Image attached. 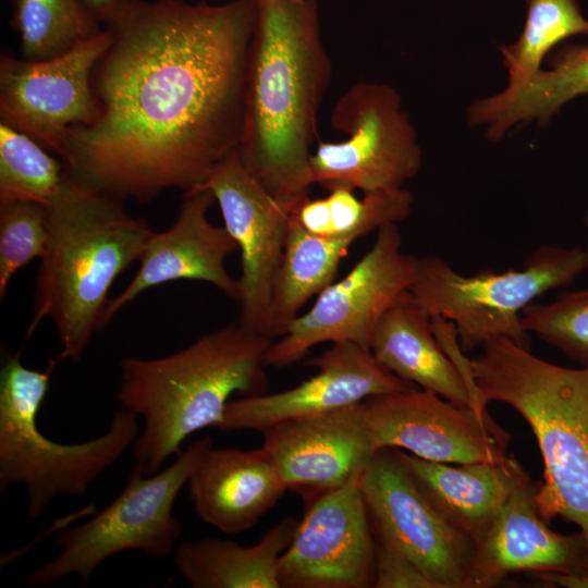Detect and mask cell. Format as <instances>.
I'll return each mask as SVG.
<instances>
[{
    "instance_id": "cell-14",
    "label": "cell",
    "mask_w": 588,
    "mask_h": 588,
    "mask_svg": "<svg viewBox=\"0 0 588 588\" xmlns=\"http://www.w3.org/2000/svg\"><path fill=\"white\" fill-rule=\"evenodd\" d=\"M373 532L409 558L438 588H464L476 544L416 487L397 449L376 452L362 476Z\"/></svg>"
},
{
    "instance_id": "cell-20",
    "label": "cell",
    "mask_w": 588,
    "mask_h": 588,
    "mask_svg": "<svg viewBox=\"0 0 588 588\" xmlns=\"http://www.w3.org/2000/svg\"><path fill=\"white\" fill-rule=\"evenodd\" d=\"M187 485L197 516L228 535L255 526L287 490L262 445L255 450L211 446Z\"/></svg>"
},
{
    "instance_id": "cell-5",
    "label": "cell",
    "mask_w": 588,
    "mask_h": 588,
    "mask_svg": "<svg viewBox=\"0 0 588 588\" xmlns=\"http://www.w3.org/2000/svg\"><path fill=\"white\" fill-rule=\"evenodd\" d=\"M481 347L470 359L477 407L501 402L525 419L543 461L538 511L575 524L588 546V368L552 364L505 338Z\"/></svg>"
},
{
    "instance_id": "cell-23",
    "label": "cell",
    "mask_w": 588,
    "mask_h": 588,
    "mask_svg": "<svg viewBox=\"0 0 588 588\" xmlns=\"http://www.w3.org/2000/svg\"><path fill=\"white\" fill-rule=\"evenodd\" d=\"M548 57L549 69L522 86L474 101L468 124L485 127L488 139L499 140L517 124H548L566 103L588 95V45L563 44Z\"/></svg>"
},
{
    "instance_id": "cell-9",
    "label": "cell",
    "mask_w": 588,
    "mask_h": 588,
    "mask_svg": "<svg viewBox=\"0 0 588 588\" xmlns=\"http://www.w3.org/2000/svg\"><path fill=\"white\" fill-rule=\"evenodd\" d=\"M331 126L341 142L318 140L310 156L314 184L364 194L403 188L421 168V149L402 99L390 85L360 82L334 105Z\"/></svg>"
},
{
    "instance_id": "cell-12",
    "label": "cell",
    "mask_w": 588,
    "mask_h": 588,
    "mask_svg": "<svg viewBox=\"0 0 588 588\" xmlns=\"http://www.w3.org/2000/svg\"><path fill=\"white\" fill-rule=\"evenodd\" d=\"M109 41V34L102 28L97 36L49 60L29 61L2 54L1 123L60 157L68 131L90 125L98 118L91 74Z\"/></svg>"
},
{
    "instance_id": "cell-33",
    "label": "cell",
    "mask_w": 588,
    "mask_h": 588,
    "mask_svg": "<svg viewBox=\"0 0 588 588\" xmlns=\"http://www.w3.org/2000/svg\"><path fill=\"white\" fill-rule=\"evenodd\" d=\"M84 4L96 15L99 21V17L102 13L110 8V5L115 0H82Z\"/></svg>"
},
{
    "instance_id": "cell-32",
    "label": "cell",
    "mask_w": 588,
    "mask_h": 588,
    "mask_svg": "<svg viewBox=\"0 0 588 588\" xmlns=\"http://www.w3.org/2000/svg\"><path fill=\"white\" fill-rule=\"evenodd\" d=\"M537 578L550 586L564 588H588V575H573L563 573H539Z\"/></svg>"
},
{
    "instance_id": "cell-34",
    "label": "cell",
    "mask_w": 588,
    "mask_h": 588,
    "mask_svg": "<svg viewBox=\"0 0 588 588\" xmlns=\"http://www.w3.org/2000/svg\"><path fill=\"white\" fill-rule=\"evenodd\" d=\"M583 224L588 232V207L586 208L584 217H583Z\"/></svg>"
},
{
    "instance_id": "cell-18",
    "label": "cell",
    "mask_w": 588,
    "mask_h": 588,
    "mask_svg": "<svg viewBox=\"0 0 588 588\" xmlns=\"http://www.w3.org/2000/svg\"><path fill=\"white\" fill-rule=\"evenodd\" d=\"M215 196L199 187L184 194L174 223L163 232H151L137 272L124 290L109 299L103 327L128 303L148 289L176 280L207 282L237 301L238 283L225 267L237 244L223 226L208 218Z\"/></svg>"
},
{
    "instance_id": "cell-31",
    "label": "cell",
    "mask_w": 588,
    "mask_h": 588,
    "mask_svg": "<svg viewBox=\"0 0 588 588\" xmlns=\"http://www.w3.org/2000/svg\"><path fill=\"white\" fill-rule=\"evenodd\" d=\"M376 541L375 588H438L409 558L387 538Z\"/></svg>"
},
{
    "instance_id": "cell-25",
    "label": "cell",
    "mask_w": 588,
    "mask_h": 588,
    "mask_svg": "<svg viewBox=\"0 0 588 588\" xmlns=\"http://www.w3.org/2000/svg\"><path fill=\"white\" fill-rule=\"evenodd\" d=\"M355 236L321 237L307 233L290 215L284 250L273 283L265 334H284L302 307L333 282Z\"/></svg>"
},
{
    "instance_id": "cell-24",
    "label": "cell",
    "mask_w": 588,
    "mask_h": 588,
    "mask_svg": "<svg viewBox=\"0 0 588 588\" xmlns=\"http://www.w3.org/2000/svg\"><path fill=\"white\" fill-rule=\"evenodd\" d=\"M297 524L284 517L253 546L217 538L184 541L173 553L174 564L193 588H281L280 559Z\"/></svg>"
},
{
    "instance_id": "cell-22",
    "label": "cell",
    "mask_w": 588,
    "mask_h": 588,
    "mask_svg": "<svg viewBox=\"0 0 588 588\" xmlns=\"http://www.w3.org/2000/svg\"><path fill=\"white\" fill-rule=\"evenodd\" d=\"M369 350L382 366L404 381L475 408L462 372L436 336L432 317L411 291L401 294L382 315Z\"/></svg>"
},
{
    "instance_id": "cell-7",
    "label": "cell",
    "mask_w": 588,
    "mask_h": 588,
    "mask_svg": "<svg viewBox=\"0 0 588 588\" xmlns=\"http://www.w3.org/2000/svg\"><path fill=\"white\" fill-rule=\"evenodd\" d=\"M588 270V248L541 245L520 269L464 275L446 260L420 258L411 293L431 316L451 322L463 352L505 338L530 350L522 311L544 293L567 286Z\"/></svg>"
},
{
    "instance_id": "cell-16",
    "label": "cell",
    "mask_w": 588,
    "mask_h": 588,
    "mask_svg": "<svg viewBox=\"0 0 588 588\" xmlns=\"http://www.w3.org/2000/svg\"><path fill=\"white\" fill-rule=\"evenodd\" d=\"M307 363L318 371L292 389L230 401L218 428L260 431L281 421L321 415L369 397L418 388L388 370L370 350L351 342L331 343L330 348Z\"/></svg>"
},
{
    "instance_id": "cell-3",
    "label": "cell",
    "mask_w": 588,
    "mask_h": 588,
    "mask_svg": "<svg viewBox=\"0 0 588 588\" xmlns=\"http://www.w3.org/2000/svg\"><path fill=\"white\" fill-rule=\"evenodd\" d=\"M123 203L68 171L60 192L46 206L48 241L26 339L49 318L61 343L60 360L79 362L95 333L105 328L109 291L140 259L152 232Z\"/></svg>"
},
{
    "instance_id": "cell-8",
    "label": "cell",
    "mask_w": 588,
    "mask_h": 588,
    "mask_svg": "<svg viewBox=\"0 0 588 588\" xmlns=\"http://www.w3.org/2000/svg\"><path fill=\"white\" fill-rule=\"evenodd\" d=\"M211 446L210 438L194 441L152 475L134 464L126 486L110 504L57 535L60 553L28 574L27 584L44 587L75 574L84 586L102 562L125 551H142L151 559L170 556L182 534L173 514L175 499Z\"/></svg>"
},
{
    "instance_id": "cell-26",
    "label": "cell",
    "mask_w": 588,
    "mask_h": 588,
    "mask_svg": "<svg viewBox=\"0 0 588 588\" xmlns=\"http://www.w3.org/2000/svg\"><path fill=\"white\" fill-rule=\"evenodd\" d=\"M11 26L20 35L21 58L62 56L102 32L82 0H11Z\"/></svg>"
},
{
    "instance_id": "cell-29",
    "label": "cell",
    "mask_w": 588,
    "mask_h": 588,
    "mask_svg": "<svg viewBox=\"0 0 588 588\" xmlns=\"http://www.w3.org/2000/svg\"><path fill=\"white\" fill-rule=\"evenodd\" d=\"M524 329L588 368V287L532 302L520 315Z\"/></svg>"
},
{
    "instance_id": "cell-11",
    "label": "cell",
    "mask_w": 588,
    "mask_h": 588,
    "mask_svg": "<svg viewBox=\"0 0 588 588\" xmlns=\"http://www.w3.org/2000/svg\"><path fill=\"white\" fill-rule=\"evenodd\" d=\"M375 452L402 449L419 458L449 464L506 460L511 434L488 412L457 405L414 388L363 401Z\"/></svg>"
},
{
    "instance_id": "cell-28",
    "label": "cell",
    "mask_w": 588,
    "mask_h": 588,
    "mask_svg": "<svg viewBox=\"0 0 588 588\" xmlns=\"http://www.w3.org/2000/svg\"><path fill=\"white\" fill-rule=\"evenodd\" d=\"M68 170L28 135L0 122V204L24 200L47 206Z\"/></svg>"
},
{
    "instance_id": "cell-30",
    "label": "cell",
    "mask_w": 588,
    "mask_h": 588,
    "mask_svg": "<svg viewBox=\"0 0 588 588\" xmlns=\"http://www.w3.org/2000/svg\"><path fill=\"white\" fill-rule=\"evenodd\" d=\"M48 241L47 207L15 200L0 204V299L13 275L41 258Z\"/></svg>"
},
{
    "instance_id": "cell-21",
    "label": "cell",
    "mask_w": 588,
    "mask_h": 588,
    "mask_svg": "<svg viewBox=\"0 0 588 588\" xmlns=\"http://www.w3.org/2000/svg\"><path fill=\"white\" fill-rule=\"evenodd\" d=\"M416 487L476 548L487 538L511 494L531 481L513 456L495 463L456 464L426 461L400 449Z\"/></svg>"
},
{
    "instance_id": "cell-27",
    "label": "cell",
    "mask_w": 588,
    "mask_h": 588,
    "mask_svg": "<svg viewBox=\"0 0 588 588\" xmlns=\"http://www.w3.org/2000/svg\"><path fill=\"white\" fill-rule=\"evenodd\" d=\"M526 20L518 38L500 48L509 74L506 88H516L542 69V61L562 41L588 37V19L578 0H525Z\"/></svg>"
},
{
    "instance_id": "cell-6",
    "label": "cell",
    "mask_w": 588,
    "mask_h": 588,
    "mask_svg": "<svg viewBox=\"0 0 588 588\" xmlns=\"http://www.w3.org/2000/svg\"><path fill=\"white\" fill-rule=\"evenodd\" d=\"M59 362L35 370L23 365L17 352L5 357L0 373V491L24 485L29 518L41 516L58 497L84 495L140 432L139 417L123 408L103 434L88 441L65 444L42 434L37 416Z\"/></svg>"
},
{
    "instance_id": "cell-1",
    "label": "cell",
    "mask_w": 588,
    "mask_h": 588,
    "mask_svg": "<svg viewBox=\"0 0 588 588\" xmlns=\"http://www.w3.org/2000/svg\"><path fill=\"white\" fill-rule=\"evenodd\" d=\"M256 0H115L91 74L97 120L66 133L69 173L122 199L205 185L237 150Z\"/></svg>"
},
{
    "instance_id": "cell-2",
    "label": "cell",
    "mask_w": 588,
    "mask_h": 588,
    "mask_svg": "<svg viewBox=\"0 0 588 588\" xmlns=\"http://www.w3.org/2000/svg\"><path fill=\"white\" fill-rule=\"evenodd\" d=\"M245 115L237 154L245 168L292 209L314 185L310 156L331 79L317 0H256Z\"/></svg>"
},
{
    "instance_id": "cell-4",
    "label": "cell",
    "mask_w": 588,
    "mask_h": 588,
    "mask_svg": "<svg viewBox=\"0 0 588 588\" xmlns=\"http://www.w3.org/2000/svg\"><path fill=\"white\" fill-rule=\"evenodd\" d=\"M272 339L230 323L187 347L157 358L120 362L117 397L144 419L133 444L135 465L145 475L160 470L194 432L219 427L233 393H265L264 368Z\"/></svg>"
},
{
    "instance_id": "cell-13",
    "label": "cell",
    "mask_w": 588,
    "mask_h": 588,
    "mask_svg": "<svg viewBox=\"0 0 588 588\" xmlns=\"http://www.w3.org/2000/svg\"><path fill=\"white\" fill-rule=\"evenodd\" d=\"M364 469L309 500L280 559L281 588L373 587L376 541L362 489Z\"/></svg>"
},
{
    "instance_id": "cell-19",
    "label": "cell",
    "mask_w": 588,
    "mask_h": 588,
    "mask_svg": "<svg viewBox=\"0 0 588 588\" xmlns=\"http://www.w3.org/2000/svg\"><path fill=\"white\" fill-rule=\"evenodd\" d=\"M532 481L516 489L476 548L464 588H492L519 572L588 575V546L580 531H553L541 517Z\"/></svg>"
},
{
    "instance_id": "cell-17",
    "label": "cell",
    "mask_w": 588,
    "mask_h": 588,
    "mask_svg": "<svg viewBox=\"0 0 588 588\" xmlns=\"http://www.w3.org/2000/svg\"><path fill=\"white\" fill-rule=\"evenodd\" d=\"M362 403L259 431L287 489L310 500L343 486L367 466L376 452Z\"/></svg>"
},
{
    "instance_id": "cell-15",
    "label": "cell",
    "mask_w": 588,
    "mask_h": 588,
    "mask_svg": "<svg viewBox=\"0 0 588 588\" xmlns=\"http://www.w3.org/2000/svg\"><path fill=\"white\" fill-rule=\"evenodd\" d=\"M201 187L212 192L223 225L240 250L238 323L266 335L291 209L277 200L245 168L237 150L216 168Z\"/></svg>"
},
{
    "instance_id": "cell-10",
    "label": "cell",
    "mask_w": 588,
    "mask_h": 588,
    "mask_svg": "<svg viewBox=\"0 0 588 588\" xmlns=\"http://www.w3.org/2000/svg\"><path fill=\"white\" fill-rule=\"evenodd\" d=\"M420 258L402 249L397 223L377 231L370 249L299 314L272 343L266 365H292L321 343L351 342L369 350L380 318L415 283Z\"/></svg>"
}]
</instances>
